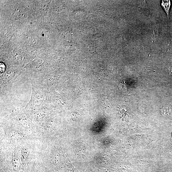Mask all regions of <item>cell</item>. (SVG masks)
Instances as JSON below:
<instances>
[{
	"label": "cell",
	"mask_w": 172,
	"mask_h": 172,
	"mask_svg": "<svg viewBox=\"0 0 172 172\" xmlns=\"http://www.w3.org/2000/svg\"><path fill=\"white\" fill-rule=\"evenodd\" d=\"M29 154V150L27 147H24L21 150V159L22 163H25V161L28 159Z\"/></svg>",
	"instance_id": "obj_4"
},
{
	"label": "cell",
	"mask_w": 172,
	"mask_h": 172,
	"mask_svg": "<svg viewBox=\"0 0 172 172\" xmlns=\"http://www.w3.org/2000/svg\"><path fill=\"white\" fill-rule=\"evenodd\" d=\"M137 5L138 7L142 9H147L148 8L147 3L145 0L138 1Z\"/></svg>",
	"instance_id": "obj_9"
},
{
	"label": "cell",
	"mask_w": 172,
	"mask_h": 172,
	"mask_svg": "<svg viewBox=\"0 0 172 172\" xmlns=\"http://www.w3.org/2000/svg\"><path fill=\"white\" fill-rule=\"evenodd\" d=\"M10 135L11 139L14 141L20 140L22 137V134L20 132L15 130H13L10 132Z\"/></svg>",
	"instance_id": "obj_5"
},
{
	"label": "cell",
	"mask_w": 172,
	"mask_h": 172,
	"mask_svg": "<svg viewBox=\"0 0 172 172\" xmlns=\"http://www.w3.org/2000/svg\"><path fill=\"white\" fill-rule=\"evenodd\" d=\"M33 98V103L35 106L39 107L41 105L44 100V96L40 92L35 93Z\"/></svg>",
	"instance_id": "obj_3"
},
{
	"label": "cell",
	"mask_w": 172,
	"mask_h": 172,
	"mask_svg": "<svg viewBox=\"0 0 172 172\" xmlns=\"http://www.w3.org/2000/svg\"><path fill=\"white\" fill-rule=\"evenodd\" d=\"M0 68V69L1 72L2 73V72H4L5 69V66L3 64L1 63Z\"/></svg>",
	"instance_id": "obj_12"
},
{
	"label": "cell",
	"mask_w": 172,
	"mask_h": 172,
	"mask_svg": "<svg viewBox=\"0 0 172 172\" xmlns=\"http://www.w3.org/2000/svg\"><path fill=\"white\" fill-rule=\"evenodd\" d=\"M14 15L15 16L20 19L25 18L27 16V13L23 8L16 7L14 9Z\"/></svg>",
	"instance_id": "obj_2"
},
{
	"label": "cell",
	"mask_w": 172,
	"mask_h": 172,
	"mask_svg": "<svg viewBox=\"0 0 172 172\" xmlns=\"http://www.w3.org/2000/svg\"><path fill=\"white\" fill-rule=\"evenodd\" d=\"M19 122L21 125L26 128H29L30 125L27 118L24 117L20 118Z\"/></svg>",
	"instance_id": "obj_8"
},
{
	"label": "cell",
	"mask_w": 172,
	"mask_h": 172,
	"mask_svg": "<svg viewBox=\"0 0 172 172\" xmlns=\"http://www.w3.org/2000/svg\"><path fill=\"white\" fill-rule=\"evenodd\" d=\"M12 164L13 170L15 172H18L20 169V161L15 151L12 154Z\"/></svg>",
	"instance_id": "obj_1"
},
{
	"label": "cell",
	"mask_w": 172,
	"mask_h": 172,
	"mask_svg": "<svg viewBox=\"0 0 172 172\" xmlns=\"http://www.w3.org/2000/svg\"><path fill=\"white\" fill-rule=\"evenodd\" d=\"M170 109L169 107L167 106H164L162 109V112L164 114L169 115L170 113Z\"/></svg>",
	"instance_id": "obj_11"
},
{
	"label": "cell",
	"mask_w": 172,
	"mask_h": 172,
	"mask_svg": "<svg viewBox=\"0 0 172 172\" xmlns=\"http://www.w3.org/2000/svg\"><path fill=\"white\" fill-rule=\"evenodd\" d=\"M68 172H75L73 169H70L68 170Z\"/></svg>",
	"instance_id": "obj_13"
},
{
	"label": "cell",
	"mask_w": 172,
	"mask_h": 172,
	"mask_svg": "<svg viewBox=\"0 0 172 172\" xmlns=\"http://www.w3.org/2000/svg\"><path fill=\"white\" fill-rule=\"evenodd\" d=\"M169 71L170 74L172 75V68H170L169 69Z\"/></svg>",
	"instance_id": "obj_14"
},
{
	"label": "cell",
	"mask_w": 172,
	"mask_h": 172,
	"mask_svg": "<svg viewBox=\"0 0 172 172\" xmlns=\"http://www.w3.org/2000/svg\"><path fill=\"white\" fill-rule=\"evenodd\" d=\"M48 112V110L46 108H42L40 111L36 114V118L37 120L42 119L47 115Z\"/></svg>",
	"instance_id": "obj_7"
},
{
	"label": "cell",
	"mask_w": 172,
	"mask_h": 172,
	"mask_svg": "<svg viewBox=\"0 0 172 172\" xmlns=\"http://www.w3.org/2000/svg\"><path fill=\"white\" fill-rule=\"evenodd\" d=\"M161 5L165 10L169 18V12L171 5V1L170 0H162V1Z\"/></svg>",
	"instance_id": "obj_6"
},
{
	"label": "cell",
	"mask_w": 172,
	"mask_h": 172,
	"mask_svg": "<svg viewBox=\"0 0 172 172\" xmlns=\"http://www.w3.org/2000/svg\"><path fill=\"white\" fill-rule=\"evenodd\" d=\"M48 172V171H46V172Z\"/></svg>",
	"instance_id": "obj_15"
},
{
	"label": "cell",
	"mask_w": 172,
	"mask_h": 172,
	"mask_svg": "<svg viewBox=\"0 0 172 172\" xmlns=\"http://www.w3.org/2000/svg\"><path fill=\"white\" fill-rule=\"evenodd\" d=\"M40 34L44 38H48L50 36L49 32L45 29H42L40 31Z\"/></svg>",
	"instance_id": "obj_10"
}]
</instances>
